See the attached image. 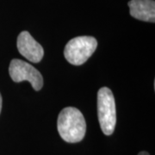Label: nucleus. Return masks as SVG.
Returning a JSON list of instances; mask_svg holds the SVG:
<instances>
[{
	"instance_id": "1",
	"label": "nucleus",
	"mask_w": 155,
	"mask_h": 155,
	"mask_svg": "<svg viewBox=\"0 0 155 155\" xmlns=\"http://www.w3.org/2000/svg\"><path fill=\"white\" fill-rule=\"evenodd\" d=\"M57 127L61 137L69 143L81 141L86 132V122L83 114L73 107H67L61 111Z\"/></svg>"
},
{
	"instance_id": "2",
	"label": "nucleus",
	"mask_w": 155,
	"mask_h": 155,
	"mask_svg": "<svg viewBox=\"0 0 155 155\" xmlns=\"http://www.w3.org/2000/svg\"><path fill=\"white\" fill-rule=\"evenodd\" d=\"M97 115L103 133L110 135L116 122V102L110 89L102 87L97 92Z\"/></svg>"
},
{
	"instance_id": "3",
	"label": "nucleus",
	"mask_w": 155,
	"mask_h": 155,
	"mask_svg": "<svg viewBox=\"0 0 155 155\" xmlns=\"http://www.w3.org/2000/svg\"><path fill=\"white\" fill-rule=\"evenodd\" d=\"M97 47V40L92 36H78L70 40L64 50L67 61L74 66L85 63Z\"/></svg>"
},
{
	"instance_id": "4",
	"label": "nucleus",
	"mask_w": 155,
	"mask_h": 155,
	"mask_svg": "<svg viewBox=\"0 0 155 155\" xmlns=\"http://www.w3.org/2000/svg\"><path fill=\"white\" fill-rule=\"evenodd\" d=\"M9 72L14 82L24 80L31 84L35 91H40L43 86V78L41 72L33 66L21 60H12L9 67Z\"/></svg>"
},
{
	"instance_id": "5",
	"label": "nucleus",
	"mask_w": 155,
	"mask_h": 155,
	"mask_svg": "<svg viewBox=\"0 0 155 155\" xmlns=\"http://www.w3.org/2000/svg\"><path fill=\"white\" fill-rule=\"evenodd\" d=\"M17 49L23 57L33 63H38L44 55L41 45L39 44L28 31H22L18 35Z\"/></svg>"
},
{
	"instance_id": "6",
	"label": "nucleus",
	"mask_w": 155,
	"mask_h": 155,
	"mask_svg": "<svg viewBox=\"0 0 155 155\" xmlns=\"http://www.w3.org/2000/svg\"><path fill=\"white\" fill-rule=\"evenodd\" d=\"M130 15L144 22H155L154 0H131L128 2Z\"/></svg>"
},
{
	"instance_id": "7",
	"label": "nucleus",
	"mask_w": 155,
	"mask_h": 155,
	"mask_svg": "<svg viewBox=\"0 0 155 155\" xmlns=\"http://www.w3.org/2000/svg\"><path fill=\"white\" fill-rule=\"evenodd\" d=\"M138 155H149V153H147V152H145V151H143V152H140Z\"/></svg>"
},
{
	"instance_id": "8",
	"label": "nucleus",
	"mask_w": 155,
	"mask_h": 155,
	"mask_svg": "<svg viewBox=\"0 0 155 155\" xmlns=\"http://www.w3.org/2000/svg\"><path fill=\"white\" fill-rule=\"evenodd\" d=\"M1 109H2V97L0 94V112H1Z\"/></svg>"
}]
</instances>
